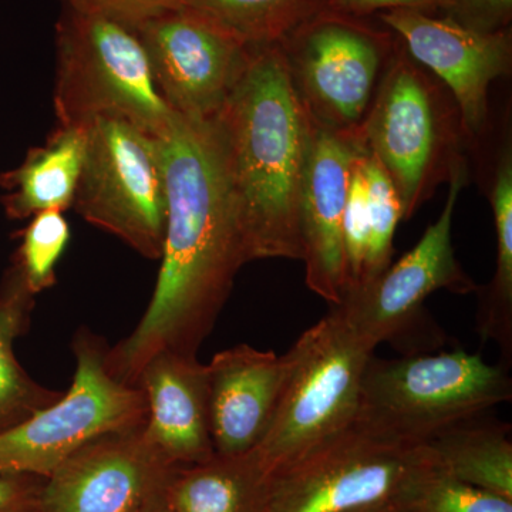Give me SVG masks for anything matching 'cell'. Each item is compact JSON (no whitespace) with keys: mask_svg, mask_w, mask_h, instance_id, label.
<instances>
[{"mask_svg":"<svg viewBox=\"0 0 512 512\" xmlns=\"http://www.w3.org/2000/svg\"><path fill=\"white\" fill-rule=\"evenodd\" d=\"M136 384L147 402L144 437L171 466H192L215 456L207 365L197 355L164 350L141 367Z\"/></svg>","mask_w":512,"mask_h":512,"instance_id":"2e32d148","label":"cell"},{"mask_svg":"<svg viewBox=\"0 0 512 512\" xmlns=\"http://www.w3.org/2000/svg\"><path fill=\"white\" fill-rule=\"evenodd\" d=\"M171 466L143 427L87 444L43 484L39 512H143L164 493Z\"/></svg>","mask_w":512,"mask_h":512,"instance_id":"5bb4252c","label":"cell"},{"mask_svg":"<svg viewBox=\"0 0 512 512\" xmlns=\"http://www.w3.org/2000/svg\"><path fill=\"white\" fill-rule=\"evenodd\" d=\"M466 181V161L461 158L448 177L450 187L439 220L427 228L419 244L333 308L372 348L397 338L416 322L431 293L478 291L476 282L458 264L451 237L454 210Z\"/></svg>","mask_w":512,"mask_h":512,"instance_id":"8fae6325","label":"cell"},{"mask_svg":"<svg viewBox=\"0 0 512 512\" xmlns=\"http://www.w3.org/2000/svg\"><path fill=\"white\" fill-rule=\"evenodd\" d=\"M373 352L335 309L293 343L281 399L251 451L266 476L353 424Z\"/></svg>","mask_w":512,"mask_h":512,"instance_id":"8992f818","label":"cell"},{"mask_svg":"<svg viewBox=\"0 0 512 512\" xmlns=\"http://www.w3.org/2000/svg\"><path fill=\"white\" fill-rule=\"evenodd\" d=\"M431 463L426 444L380 436L353 421L272 471L261 512H357L400 505Z\"/></svg>","mask_w":512,"mask_h":512,"instance_id":"52a82bcc","label":"cell"},{"mask_svg":"<svg viewBox=\"0 0 512 512\" xmlns=\"http://www.w3.org/2000/svg\"><path fill=\"white\" fill-rule=\"evenodd\" d=\"M248 262L301 261L299 200L311 119L281 43L249 46L244 70L214 117Z\"/></svg>","mask_w":512,"mask_h":512,"instance_id":"7a4b0ae2","label":"cell"},{"mask_svg":"<svg viewBox=\"0 0 512 512\" xmlns=\"http://www.w3.org/2000/svg\"><path fill=\"white\" fill-rule=\"evenodd\" d=\"M134 30L168 107L187 119H214L244 70L249 46L194 6L171 10Z\"/></svg>","mask_w":512,"mask_h":512,"instance_id":"7c38bea8","label":"cell"},{"mask_svg":"<svg viewBox=\"0 0 512 512\" xmlns=\"http://www.w3.org/2000/svg\"><path fill=\"white\" fill-rule=\"evenodd\" d=\"M207 375L215 454L251 453L265 436L281 399L288 357L238 345L212 357Z\"/></svg>","mask_w":512,"mask_h":512,"instance_id":"e0dca14e","label":"cell"},{"mask_svg":"<svg viewBox=\"0 0 512 512\" xmlns=\"http://www.w3.org/2000/svg\"><path fill=\"white\" fill-rule=\"evenodd\" d=\"M69 242V224L60 211L40 212L22 232V242L13 262L36 296L55 285L56 265Z\"/></svg>","mask_w":512,"mask_h":512,"instance_id":"484cf974","label":"cell"},{"mask_svg":"<svg viewBox=\"0 0 512 512\" xmlns=\"http://www.w3.org/2000/svg\"><path fill=\"white\" fill-rule=\"evenodd\" d=\"M268 476L254 454L174 468L165 500L173 512H261Z\"/></svg>","mask_w":512,"mask_h":512,"instance_id":"d6986e66","label":"cell"},{"mask_svg":"<svg viewBox=\"0 0 512 512\" xmlns=\"http://www.w3.org/2000/svg\"><path fill=\"white\" fill-rule=\"evenodd\" d=\"M380 19L414 62L451 93L467 140L480 137L488 123L491 83L511 72L510 32H480L413 9L387 10Z\"/></svg>","mask_w":512,"mask_h":512,"instance_id":"4fadbf2b","label":"cell"},{"mask_svg":"<svg viewBox=\"0 0 512 512\" xmlns=\"http://www.w3.org/2000/svg\"><path fill=\"white\" fill-rule=\"evenodd\" d=\"M76 372L59 399L0 433V474L46 480L67 458L109 434L140 429L147 402L137 384L107 366L106 343L80 330L73 340Z\"/></svg>","mask_w":512,"mask_h":512,"instance_id":"ba28073f","label":"cell"},{"mask_svg":"<svg viewBox=\"0 0 512 512\" xmlns=\"http://www.w3.org/2000/svg\"><path fill=\"white\" fill-rule=\"evenodd\" d=\"M453 0H328V9L343 15L360 18L375 12L387 10L413 9L421 12L429 10H448Z\"/></svg>","mask_w":512,"mask_h":512,"instance_id":"f546056e","label":"cell"},{"mask_svg":"<svg viewBox=\"0 0 512 512\" xmlns=\"http://www.w3.org/2000/svg\"><path fill=\"white\" fill-rule=\"evenodd\" d=\"M480 417L441 431L423 444L448 476L512 501L511 426Z\"/></svg>","mask_w":512,"mask_h":512,"instance_id":"44dd1931","label":"cell"},{"mask_svg":"<svg viewBox=\"0 0 512 512\" xmlns=\"http://www.w3.org/2000/svg\"><path fill=\"white\" fill-rule=\"evenodd\" d=\"M160 143L168 205L160 274L136 329L106 355L110 372L128 384L164 350L197 355L248 264L214 120L175 113Z\"/></svg>","mask_w":512,"mask_h":512,"instance_id":"6da1fadb","label":"cell"},{"mask_svg":"<svg viewBox=\"0 0 512 512\" xmlns=\"http://www.w3.org/2000/svg\"><path fill=\"white\" fill-rule=\"evenodd\" d=\"M42 478L0 474V512H39Z\"/></svg>","mask_w":512,"mask_h":512,"instance_id":"f1b7e54d","label":"cell"},{"mask_svg":"<svg viewBox=\"0 0 512 512\" xmlns=\"http://www.w3.org/2000/svg\"><path fill=\"white\" fill-rule=\"evenodd\" d=\"M164 493L158 495V497L156 498V500L153 501V503L148 504L147 507L144 508L143 512H173L171 511V508L168 507Z\"/></svg>","mask_w":512,"mask_h":512,"instance_id":"4dcf8cb0","label":"cell"},{"mask_svg":"<svg viewBox=\"0 0 512 512\" xmlns=\"http://www.w3.org/2000/svg\"><path fill=\"white\" fill-rule=\"evenodd\" d=\"M360 137L384 168L402 201L404 220L413 217L437 185L464 158L467 140L453 97L439 80L394 43Z\"/></svg>","mask_w":512,"mask_h":512,"instance_id":"277c9868","label":"cell"},{"mask_svg":"<svg viewBox=\"0 0 512 512\" xmlns=\"http://www.w3.org/2000/svg\"><path fill=\"white\" fill-rule=\"evenodd\" d=\"M73 207L138 254L160 259L168 210L160 137L127 120H93Z\"/></svg>","mask_w":512,"mask_h":512,"instance_id":"9c48e42d","label":"cell"},{"mask_svg":"<svg viewBox=\"0 0 512 512\" xmlns=\"http://www.w3.org/2000/svg\"><path fill=\"white\" fill-rule=\"evenodd\" d=\"M357 512H400L399 505H384V507L369 508V510H362Z\"/></svg>","mask_w":512,"mask_h":512,"instance_id":"1f68e13d","label":"cell"},{"mask_svg":"<svg viewBox=\"0 0 512 512\" xmlns=\"http://www.w3.org/2000/svg\"><path fill=\"white\" fill-rule=\"evenodd\" d=\"M35 298L12 262L0 281V433L62 396L35 382L15 355L16 340L28 332Z\"/></svg>","mask_w":512,"mask_h":512,"instance_id":"ffe728a7","label":"cell"},{"mask_svg":"<svg viewBox=\"0 0 512 512\" xmlns=\"http://www.w3.org/2000/svg\"><path fill=\"white\" fill-rule=\"evenodd\" d=\"M86 153V127L57 126L43 146L0 175L2 207L9 220L73 207Z\"/></svg>","mask_w":512,"mask_h":512,"instance_id":"ac0fdd59","label":"cell"},{"mask_svg":"<svg viewBox=\"0 0 512 512\" xmlns=\"http://www.w3.org/2000/svg\"><path fill=\"white\" fill-rule=\"evenodd\" d=\"M247 46L279 43L322 10L328 0H194Z\"/></svg>","mask_w":512,"mask_h":512,"instance_id":"603a6c76","label":"cell"},{"mask_svg":"<svg viewBox=\"0 0 512 512\" xmlns=\"http://www.w3.org/2000/svg\"><path fill=\"white\" fill-rule=\"evenodd\" d=\"M447 18L480 32H498L510 23L512 0H453Z\"/></svg>","mask_w":512,"mask_h":512,"instance_id":"83f0119b","label":"cell"},{"mask_svg":"<svg viewBox=\"0 0 512 512\" xmlns=\"http://www.w3.org/2000/svg\"><path fill=\"white\" fill-rule=\"evenodd\" d=\"M279 43L309 119L359 133L392 56L393 36L325 9Z\"/></svg>","mask_w":512,"mask_h":512,"instance_id":"30bf717a","label":"cell"},{"mask_svg":"<svg viewBox=\"0 0 512 512\" xmlns=\"http://www.w3.org/2000/svg\"><path fill=\"white\" fill-rule=\"evenodd\" d=\"M359 133H339L311 120L308 157L299 200L302 259L306 285L313 293L340 305L348 291L343 221L350 175L366 153Z\"/></svg>","mask_w":512,"mask_h":512,"instance_id":"9a60e30c","label":"cell"},{"mask_svg":"<svg viewBox=\"0 0 512 512\" xmlns=\"http://www.w3.org/2000/svg\"><path fill=\"white\" fill-rule=\"evenodd\" d=\"M362 168L366 180L369 238L362 279L356 289L372 282L392 264L394 234L399 222L404 220L402 201L379 161L366 153L362 157Z\"/></svg>","mask_w":512,"mask_h":512,"instance_id":"cb8c5ba5","label":"cell"},{"mask_svg":"<svg viewBox=\"0 0 512 512\" xmlns=\"http://www.w3.org/2000/svg\"><path fill=\"white\" fill-rule=\"evenodd\" d=\"M53 101L59 126L114 117L161 137L175 119L136 30L67 8L56 26Z\"/></svg>","mask_w":512,"mask_h":512,"instance_id":"5b68a950","label":"cell"},{"mask_svg":"<svg viewBox=\"0 0 512 512\" xmlns=\"http://www.w3.org/2000/svg\"><path fill=\"white\" fill-rule=\"evenodd\" d=\"M399 511L512 512V501L448 476L433 458L400 501Z\"/></svg>","mask_w":512,"mask_h":512,"instance_id":"d4e9b609","label":"cell"},{"mask_svg":"<svg viewBox=\"0 0 512 512\" xmlns=\"http://www.w3.org/2000/svg\"><path fill=\"white\" fill-rule=\"evenodd\" d=\"M495 237L497 268L493 281L480 296L477 329L483 340L498 343L504 356L512 353V151L505 144L495 167L490 192Z\"/></svg>","mask_w":512,"mask_h":512,"instance_id":"7402d4cb","label":"cell"},{"mask_svg":"<svg viewBox=\"0 0 512 512\" xmlns=\"http://www.w3.org/2000/svg\"><path fill=\"white\" fill-rule=\"evenodd\" d=\"M511 397V379L503 367L463 349L400 359L372 356L355 421L380 436L423 444Z\"/></svg>","mask_w":512,"mask_h":512,"instance_id":"3957f363","label":"cell"},{"mask_svg":"<svg viewBox=\"0 0 512 512\" xmlns=\"http://www.w3.org/2000/svg\"><path fill=\"white\" fill-rule=\"evenodd\" d=\"M64 8L101 16L137 29L147 20L192 6L194 0H62Z\"/></svg>","mask_w":512,"mask_h":512,"instance_id":"4316f807","label":"cell"}]
</instances>
